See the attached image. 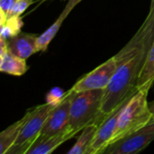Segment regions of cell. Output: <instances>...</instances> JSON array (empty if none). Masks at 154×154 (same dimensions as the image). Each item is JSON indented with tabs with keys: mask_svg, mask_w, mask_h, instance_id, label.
<instances>
[{
	"mask_svg": "<svg viewBox=\"0 0 154 154\" xmlns=\"http://www.w3.org/2000/svg\"><path fill=\"white\" fill-rule=\"evenodd\" d=\"M42 1H45V0H42Z\"/></svg>",
	"mask_w": 154,
	"mask_h": 154,
	"instance_id": "obj_23",
	"label": "cell"
},
{
	"mask_svg": "<svg viewBox=\"0 0 154 154\" xmlns=\"http://www.w3.org/2000/svg\"><path fill=\"white\" fill-rule=\"evenodd\" d=\"M105 89L86 90L76 93L70 106L69 128L81 132L92 124H100L106 116L103 115L102 100Z\"/></svg>",
	"mask_w": 154,
	"mask_h": 154,
	"instance_id": "obj_2",
	"label": "cell"
},
{
	"mask_svg": "<svg viewBox=\"0 0 154 154\" xmlns=\"http://www.w3.org/2000/svg\"><path fill=\"white\" fill-rule=\"evenodd\" d=\"M119 66L105 89L102 100V113L109 115L125 99L134 95L140 70L143 65L145 56L141 48H134L126 52L115 55Z\"/></svg>",
	"mask_w": 154,
	"mask_h": 154,
	"instance_id": "obj_1",
	"label": "cell"
},
{
	"mask_svg": "<svg viewBox=\"0 0 154 154\" xmlns=\"http://www.w3.org/2000/svg\"><path fill=\"white\" fill-rule=\"evenodd\" d=\"M66 93L67 92H65L60 88H53L48 92L46 96V103L57 106L65 97Z\"/></svg>",
	"mask_w": 154,
	"mask_h": 154,
	"instance_id": "obj_19",
	"label": "cell"
},
{
	"mask_svg": "<svg viewBox=\"0 0 154 154\" xmlns=\"http://www.w3.org/2000/svg\"><path fill=\"white\" fill-rule=\"evenodd\" d=\"M154 82V42L149 50L140 70L136 88L138 90H150Z\"/></svg>",
	"mask_w": 154,
	"mask_h": 154,
	"instance_id": "obj_14",
	"label": "cell"
},
{
	"mask_svg": "<svg viewBox=\"0 0 154 154\" xmlns=\"http://www.w3.org/2000/svg\"><path fill=\"white\" fill-rule=\"evenodd\" d=\"M28 115L29 114L27 111L26 114L23 116V118L18 120L14 124L11 125L5 130L0 133V153L5 154L7 151L14 144L23 125L25 124L28 118Z\"/></svg>",
	"mask_w": 154,
	"mask_h": 154,
	"instance_id": "obj_15",
	"label": "cell"
},
{
	"mask_svg": "<svg viewBox=\"0 0 154 154\" xmlns=\"http://www.w3.org/2000/svg\"><path fill=\"white\" fill-rule=\"evenodd\" d=\"M154 141V133L136 132L111 144L103 154H136L143 151Z\"/></svg>",
	"mask_w": 154,
	"mask_h": 154,
	"instance_id": "obj_8",
	"label": "cell"
},
{
	"mask_svg": "<svg viewBox=\"0 0 154 154\" xmlns=\"http://www.w3.org/2000/svg\"><path fill=\"white\" fill-rule=\"evenodd\" d=\"M139 132H143V133H154V117L146 126H144Z\"/></svg>",
	"mask_w": 154,
	"mask_h": 154,
	"instance_id": "obj_21",
	"label": "cell"
},
{
	"mask_svg": "<svg viewBox=\"0 0 154 154\" xmlns=\"http://www.w3.org/2000/svg\"><path fill=\"white\" fill-rule=\"evenodd\" d=\"M99 124H92L85 127L73 147L68 152V154H87L97 134Z\"/></svg>",
	"mask_w": 154,
	"mask_h": 154,
	"instance_id": "obj_16",
	"label": "cell"
},
{
	"mask_svg": "<svg viewBox=\"0 0 154 154\" xmlns=\"http://www.w3.org/2000/svg\"><path fill=\"white\" fill-rule=\"evenodd\" d=\"M82 0H69L68 4L66 5L65 8L63 9L60 15L58 17V19L53 23L51 26H50L42 34L39 35L38 41H37V48L38 51H45L50 44V42L52 41V39L55 37L57 32H59L63 21L66 19V17L69 15V14L73 10V8Z\"/></svg>",
	"mask_w": 154,
	"mask_h": 154,
	"instance_id": "obj_12",
	"label": "cell"
},
{
	"mask_svg": "<svg viewBox=\"0 0 154 154\" xmlns=\"http://www.w3.org/2000/svg\"><path fill=\"white\" fill-rule=\"evenodd\" d=\"M56 106L46 103L28 110V118L14 144L7 151V154H26L35 143L48 119L51 112Z\"/></svg>",
	"mask_w": 154,
	"mask_h": 154,
	"instance_id": "obj_4",
	"label": "cell"
},
{
	"mask_svg": "<svg viewBox=\"0 0 154 154\" xmlns=\"http://www.w3.org/2000/svg\"><path fill=\"white\" fill-rule=\"evenodd\" d=\"M0 70L1 72L19 77L28 70V66L25 59H22L6 51L4 55L0 56Z\"/></svg>",
	"mask_w": 154,
	"mask_h": 154,
	"instance_id": "obj_13",
	"label": "cell"
},
{
	"mask_svg": "<svg viewBox=\"0 0 154 154\" xmlns=\"http://www.w3.org/2000/svg\"><path fill=\"white\" fill-rule=\"evenodd\" d=\"M154 42V0L151 2L150 12L144 20L143 25L139 28L130 42L120 51V52H126L134 48H141L144 56L146 57L149 50Z\"/></svg>",
	"mask_w": 154,
	"mask_h": 154,
	"instance_id": "obj_9",
	"label": "cell"
},
{
	"mask_svg": "<svg viewBox=\"0 0 154 154\" xmlns=\"http://www.w3.org/2000/svg\"><path fill=\"white\" fill-rule=\"evenodd\" d=\"M33 4L32 0H16L11 10L9 11L6 19L13 17H20L21 14L32 5Z\"/></svg>",
	"mask_w": 154,
	"mask_h": 154,
	"instance_id": "obj_18",
	"label": "cell"
},
{
	"mask_svg": "<svg viewBox=\"0 0 154 154\" xmlns=\"http://www.w3.org/2000/svg\"><path fill=\"white\" fill-rule=\"evenodd\" d=\"M23 25V23L21 17H13V18L6 19L5 22L1 24L0 37L5 38L6 40L10 39L11 37L22 32Z\"/></svg>",
	"mask_w": 154,
	"mask_h": 154,
	"instance_id": "obj_17",
	"label": "cell"
},
{
	"mask_svg": "<svg viewBox=\"0 0 154 154\" xmlns=\"http://www.w3.org/2000/svg\"><path fill=\"white\" fill-rule=\"evenodd\" d=\"M118 66L119 62L114 56L79 79L71 88L77 93L86 90L106 89Z\"/></svg>",
	"mask_w": 154,
	"mask_h": 154,
	"instance_id": "obj_5",
	"label": "cell"
},
{
	"mask_svg": "<svg viewBox=\"0 0 154 154\" xmlns=\"http://www.w3.org/2000/svg\"><path fill=\"white\" fill-rule=\"evenodd\" d=\"M16 0H0V24L5 23L6 16Z\"/></svg>",
	"mask_w": 154,
	"mask_h": 154,
	"instance_id": "obj_20",
	"label": "cell"
},
{
	"mask_svg": "<svg viewBox=\"0 0 154 154\" xmlns=\"http://www.w3.org/2000/svg\"><path fill=\"white\" fill-rule=\"evenodd\" d=\"M133 96L125 99L118 106H116V109H114L109 115H107L103 119V121L99 124L97 134L93 139V142L87 154H103L104 151L111 143L112 138L117 127L120 115L124 107L129 102V100L132 98Z\"/></svg>",
	"mask_w": 154,
	"mask_h": 154,
	"instance_id": "obj_7",
	"label": "cell"
},
{
	"mask_svg": "<svg viewBox=\"0 0 154 154\" xmlns=\"http://www.w3.org/2000/svg\"><path fill=\"white\" fill-rule=\"evenodd\" d=\"M79 132L70 130L69 127L64 131L49 136L40 141H36L31 148L27 151L26 154H49L53 152L59 146L73 138Z\"/></svg>",
	"mask_w": 154,
	"mask_h": 154,
	"instance_id": "obj_11",
	"label": "cell"
},
{
	"mask_svg": "<svg viewBox=\"0 0 154 154\" xmlns=\"http://www.w3.org/2000/svg\"><path fill=\"white\" fill-rule=\"evenodd\" d=\"M149 90H138L124 107L111 143L136 133L146 126L153 118L147 100ZM110 143V144H111Z\"/></svg>",
	"mask_w": 154,
	"mask_h": 154,
	"instance_id": "obj_3",
	"label": "cell"
},
{
	"mask_svg": "<svg viewBox=\"0 0 154 154\" xmlns=\"http://www.w3.org/2000/svg\"><path fill=\"white\" fill-rule=\"evenodd\" d=\"M39 35L20 32L7 40V49L12 54L22 59H27L32 54L39 52L37 41Z\"/></svg>",
	"mask_w": 154,
	"mask_h": 154,
	"instance_id": "obj_10",
	"label": "cell"
},
{
	"mask_svg": "<svg viewBox=\"0 0 154 154\" xmlns=\"http://www.w3.org/2000/svg\"><path fill=\"white\" fill-rule=\"evenodd\" d=\"M76 93L72 88L67 91L65 97L51 112L36 141L59 134L69 127L70 106Z\"/></svg>",
	"mask_w": 154,
	"mask_h": 154,
	"instance_id": "obj_6",
	"label": "cell"
},
{
	"mask_svg": "<svg viewBox=\"0 0 154 154\" xmlns=\"http://www.w3.org/2000/svg\"><path fill=\"white\" fill-rule=\"evenodd\" d=\"M149 108H150V111L152 112L154 117V100H152L151 103H149Z\"/></svg>",
	"mask_w": 154,
	"mask_h": 154,
	"instance_id": "obj_22",
	"label": "cell"
}]
</instances>
